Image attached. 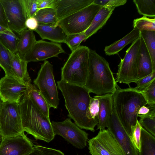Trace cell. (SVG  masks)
Returning a JSON list of instances; mask_svg holds the SVG:
<instances>
[{"mask_svg":"<svg viewBox=\"0 0 155 155\" xmlns=\"http://www.w3.org/2000/svg\"><path fill=\"white\" fill-rule=\"evenodd\" d=\"M65 101L68 116L81 129L95 131L98 122L89 120L86 116L91 97L84 86L74 85L60 80L57 82Z\"/></svg>","mask_w":155,"mask_h":155,"instance_id":"obj_1","label":"cell"},{"mask_svg":"<svg viewBox=\"0 0 155 155\" xmlns=\"http://www.w3.org/2000/svg\"><path fill=\"white\" fill-rule=\"evenodd\" d=\"M112 94L115 113L131 139L138 120V110L147 104V101L136 87H119Z\"/></svg>","mask_w":155,"mask_h":155,"instance_id":"obj_2","label":"cell"},{"mask_svg":"<svg viewBox=\"0 0 155 155\" xmlns=\"http://www.w3.org/2000/svg\"><path fill=\"white\" fill-rule=\"evenodd\" d=\"M88 67L84 86L90 93L97 95L113 94L119 87L107 61L90 49Z\"/></svg>","mask_w":155,"mask_h":155,"instance_id":"obj_3","label":"cell"},{"mask_svg":"<svg viewBox=\"0 0 155 155\" xmlns=\"http://www.w3.org/2000/svg\"><path fill=\"white\" fill-rule=\"evenodd\" d=\"M24 130L36 140L49 143L54 138L50 118L45 116L25 93L19 103Z\"/></svg>","mask_w":155,"mask_h":155,"instance_id":"obj_4","label":"cell"},{"mask_svg":"<svg viewBox=\"0 0 155 155\" xmlns=\"http://www.w3.org/2000/svg\"><path fill=\"white\" fill-rule=\"evenodd\" d=\"M90 48L80 46L71 51L61 68V79L68 83L84 86L88 72Z\"/></svg>","mask_w":155,"mask_h":155,"instance_id":"obj_5","label":"cell"},{"mask_svg":"<svg viewBox=\"0 0 155 155\" xmlns=\"http://www.w3.org/2000/svg\"><path fill=\"white\" fill-rule=\"evenodd\" d=\"M102 7L93 3L59 20L58 25L67 35L84 32Z\"/></svg>","mask_w":155,"mask_h":155,"instance_id":"obj_6","label":"cell"},{"mask_svg":"<svg viewBox=\"0 0 155 155\" xmlns=\"http://www.w3.org/2000/svg\"><path fill=\"white\" fill-rule=\"evenodd\" d=\"M140 37L132 43L126 51L125 56L118 65L115 81L117 83H123L128 85L135 83L138 79L137 77Z\"/></svg>","mask_w":155,"mask_h":155,"instance_id":"obj_7","label":"cell"},{"mask_svg":"<svg viewBox=\"0 0 155 155\" xmlns=\"http://www.w3.org/2000/svg\"><path fill=\"white\" fill-rule=\"evenodd\" d=\"M53 71V65L45 61L33 82L51 107L57 109L59 99Z\"/></svg>","mask_w":155,"mask_h":155,"instance_id":"obj_8","label":"cell"},{"mask_svg":"<svg viewBox=\"0 0 155 155\" xmlns=\"http://www.w3.org/2000/svg\"><path fill=\"white\" fill-rule=\"evenodd\" d=\"M24 132L19 103L2 102L0 111V134L8 138Z\"/></svg>","mask_w":155,"mask_h":155,"instance_id":"obj_9","label":"cell"},{"mask_svg":"<svg viewBox=\"0 0 155 155\" xmlns=\"http://www.w3.org/2000/svg\"><path fill=\"white\" fill-rule=\"evenodd\" d=\"M54 135H59L75 147L83 149L87 145L88 134L82 130L70 118L61 122L52 121Z\"/></svg>","mask_w":155,"mask_h":155,"instance_id":"obj_10","label":"cell"},{"mask_svg":"<svg viewBox=\"0 0 155 155\" xmlns=\"http://www.w3.org/2000/svg\"><path fill=\"white\" fill-rule=\"evenodd\" d=\"M91 155H124L107 129L100 130L98 134L88 141Z\"/></svg>","mask_w":155,"mask_h":155,"instance_id":"obj_11","label":"cell"},{"mask_svg":"<svg viewBox=\"0 0 155 155\" xmlns=\"http://www.w3.org/2000/svg\"><path fill=\"white\" fill-rule=\"evenodd\" d=\"M107 129L113 137L124 155H139V151L117 116L114 108Z\"/></svg>","mask_w":155,"mask_h":155,"instance_id":"obj_12","label":"cell"},{"mask_svg":"<svg viewBox=\"0 0 155 155\" xmlns=\"http://www.w3.org/2000/svg\"><path fill=\"white\" fill-rule=\"evenodd\" d=\"M3 7L8 28L19 35L27 29L26 19L21 0H0Z\"/></svg>","mask_w":155,"mask_h":155,"instance_id":"obj_13","label":"cell"},{"mask_svg":"<svg viewBox=\"0 0 155 155\" xmlns=\"http://www.w3.org/2000/svg\"><path fill=\"white\" fill-rule=\"evenodd\" d=\"M27 88V85L18 79L5 75L0 79V100L19 103Z\"/></svg>","mask_w":155,"mask_h":155,"instance_id":"obj_14","label":"cell"},{"mask_svg":"<svg viewBox=\"0 0 155 155\" xmlns=\"http://www.w3.org/2000/svg\"><path fill=\"white\" fill-rule=\"evenodd\" d=\"M65 53L61 45L58 43L47 41L42 40L36 41L31 50L24 57L28 63L46 60Z\"/></svg>","mask_w":155,"mask_h":155,"instance_id":"obj_15","label":"cell"},{"mask_svg":"<svg viewBox=\"0 0 155 155\" xmlns=\"http://www.w3.org/2000/svg\"><path fill=\"white\" fill-rule=\"evenodd\" d=\"M34 144L24 132L17 136L3 138L0 144V155H27Z\"/></svg>","mask_w":155,"mask_h":155,"instance_id":"obj_16","label":"cell"},{"mask_svg":"<svg viewBox=\"0 0 155 155\" xmlns=\"http://www.w3.org/2000/svg\"><path fill=\"white\" fill-rule=\"evenodd\" d=\"M94 0H54L52 8L59 20L93 3Z\"/></svg>","mask_w":155,"mask_h":155,"instance_id":"obj_17","label":"cell"},{"mask_svg":"<svg viewBox=\"0 0 155 155\" xmlns=\"http://www.w3.org/2000/svg\"><path fill=\"white\" fill-rule=\"evenodd\" d=\"M98 96L100 105L97 129L101 130L108 127L113 108V96L112 94H107Z\"/></svg>","mask_w":155,"mask_h":155,"instance_id":"obj_18","label":"cell"},{"mask_svg":"<svg viewBox=\"0 0 155 155\" xmlns=\"http://www.w3.org/2000/svg\"><path fill=\"white\" fill-rule=\"evenodd\" d=\"M42 39H46L56 43H65L67 35L58 25H38L35 31Z\"/></svg>","mask_w":155,"mask_h":155,"instance_id":"obj_19","label":"cell"},{"mask_svg":"<svg viewBox=\"0 0 155 155\" xmlns=\"http://www.w3.org/2000/svg\"><path fill=\"white\" fill-rule=\"evenodd\" d=\"M8 50L14 77L26 85L31 83V80L27 69L28 63L24 59L21 58L18 54Z\"/></svg>","mask_w":155,"mask_h":155,"instance_id":"obj_20","label":"cell"},{"mask_svg":"<svg viewBox=\"0 0 155 155\" xmlns=\"http://www.w3.org/2000/svg\"><path fill=\"white\" fill-rule=\"evenodd\" d=\"M140 37L139 59L137 69L138 79L142 78L151 74L153 71L151 57L145 43Z\"/></svg>","mask_w":155,"mask_h":155,"instance_id":"obj_21","label":"cell"},{"mask_svg":"<svg viewBox=\"0 0 155 155\" xmlns=\"http://www.w3.org/2000/svg\"><path fill=\"white\" fill-rule=\"evenodd\" d=\"M140 37V31L137 28L133 29L120 39L106 46L104 51L106 55L110 56L117 54L126 46L132 43Z\"/></svg>","mask_w":155,"mask_h":155,"instance_id":"obj_22","label":"cell"},{"mask_svg":"<svg viewBox=\"0 0 155 155\" xmlns=\"http://www.w3.org/2000/svg\"><path fill=\"white\" fill-rule=\"evenodd\" d=\"M115 8L108 9L102 7L97 14L89 28L85 31V41L106 24Z\"/></svg>","mask_w":155,"mask_h":155,"instance_id":"obj_23","label":"cell"},{"mask_svg":"<svg viewBox=\"0 0 155 155\" xmlns=\"http://www.w3.org/2000/svg\"><path fill=\"white\" fill-rule=\"evenodd\" d=\"M18 37L19 39L15 53L23 59L37 41L33 31L27 28L23 30L18 35Z\"/></svg>","mask_w":155,"mask_h":155,"instance_id":"obj_24","label":"cell"},{"mask_svg":"<svg viewBox=\"0 0 155 155\" xmlns=\"http://www.w3.org/2000/svg\"><path fill=\"white\" fill-rule=\"evenodd\" d=\"M27 88L25 93L33 101L36 106L46 117H49V110L51 107L41 94L37 87L33 84H27Z\"/></svg>","mask_w":155,"mask_h":155,"instance_id":"obj_25","label":"cell"},{"mask_svg":"<svg viewBox=\"0 0 155 155\" xmlns=\"http://www.w3.org/2000/svg\"><path fill=\"white\" fill-rule=\"evenodd\" d=\"M139 155H155V137L142 127Z\"/></svg>","mask_w":155,"mask_h":155,"instance_id":"obj_26","label":"cell"},{"mask_svg":"<svg viewBox=\"0 0 155 155\" xmlns=\"http://www.w3.org/2000/svg\"><path fill=\"white\" fill-rule=\"evenodd\" d=\"M34 17L37 20L38 25H58L59 20L58 18L56 12L53 8H47L39 10Z\"/></svg>","mask_w":155,"mask_h":155,"instance_id":"obj_27","label":"cell"},{"mask_svg":"<svg viewBox=\"0 0 155 155\" xmlns=\"http://www.w3.org/2000/svg\"><path fill=\"white\" fill-rule=\"evenodd\" d=\"M133 2L140 15L155 18V0H134Z\"/></svg>","mask_w":155,"mask_h":155,"instance_id":"obj_28","label":"cell"},{"mask_svg":"<svg viewBox=\"0 0 155 155\" xmlns=\"http://www.w3.org/2000/svg\"><path fill=\"white\" fill-rule=\"evenodd\" d=\"M152 60L153 71H155V31H140Z\"/></svg>","mask_w":155,"mask_h":155,"instance_id":"obj_29","label":"cell"},{"mask_svg":"<svg viewBox=\"0 0 155 155\" xmlns=\"http://www.w3.org/2000/svg\"><path fill=\"white\" fill-rule=\"evenodd\" d=\"M18 37L10 29L0 32V41L8 49L15 53L18 41Z\"/></svg>","mask_w":155,"mask_h":155,"instance_id":"obj_30","label":"cell"},{"mask_svg":"<svg viewBox=\"0 0 155 155\" xmlns=\"http://www.w3.org/2000/svg\"><path fill=\"white\" fill-rule=\"evenodd\" d=\"M148 107L150 110L148 113L143 115H138V117H140L138 121L142 127H143L146 130L155 137V106Z\"/></svg>","mask_w":155,"mask_h":155,"instance_id":"obj_31","label":"cell"},{"mask_svg":"<svg viewBox=\"0 0 155 155\" xmlns=\"http://www.w3.org/2000/svg\"><path fill=\"white\" fill-rule=\"evenodd\" d=\"M0 67L4 70L5 75L14 77L8 50L0 41Z\"/></svg>","mask_w":155,"mask_h":155,"instance_id":"obj_32","label":"cell"},{"mask_svg":"<svg viewBox=\"0 0 155 155\" xmlns=\"http://www.w3.org/2000/svg\"><path fill=\"white\" fill-rule=\"evenodd\" d=\"M134 28H137L140 31H155V18H150L143 16L136 18L133 21Z\"/></svg>","mask_w":155,"mask_h":155,"instance_id":"obj_33","label":"cell"},{"mask_svg":"<svg viewBox=\"0 0 155 155\" xmlns=\"http://www.w3.org/2000/svg\"><path fill=\"white\" fill-rule=\"evenodd\" d=\"M99 105L100 100L98 95L91 97L86 112V116L89 120L98 122Z\"/></svg>","mask_w":155,"mask_h":155,"instance_id":"obj_34","label":"cell"},{"mask_svg":"<svg viewBox=\"0 0 155 155\" xmlns=\"http://www.w3.org/2000/svg\"><path fill=\"white\" fill-rule=\"evenodd\" d=\"M85 38L84 32L68 35L65 43L72 51L79 47L81 43L84 41Z\"/></svg>","mask_w":155,"mask_h":155,"instance_id":"obj_35","label":"cell"},{"mask_svg":"<svg viewBox=\"0 0 155 155\" xmlns=\"http://www.w3.org/2000/svg\"><path fill=\"white\" fill-rule=\"evenodd\" d=\"M146 99L148 107L155 106V79L147 87L140 91Z\"/></svg>","mask_w":155,"mask_h":155,"instance_id":"obj_36","label":"cell"},{"mask_svg":"<svg viewBox=\"0 0 155 155\" xmlns=\"http://www.w3.org/2000/svg\"><path fill=\"white\" fill-rule=\"evenodd\" d=\"M27 155H64L59 150L44 147L40 145H34L32 151Z\"/></svg>","mask_w":155,"mask_h":155,"instance_id":"obj_37","label":"cell"},{"mask_svg":"<svg viewBox=\"0 0 155 155\" xmlns=\"http://www.w3.org/2000/svg\"><path fill=\"white\" fill-rule=\"evenodd\" d=\"M26 19L34 17L38 10L37 0H21Z\"/></svg>","mask_w":155,"mask_h":155,"instance_id":"obj_38","label":"cell"},{"mask_svg":"<svg viewBox=\"0 0 155 155\" xmlns=\"http://www.w3.org/2000/svg\"><path fill=\"white\" fill-rule=\"evenodd\" d=\"M127 2V0H94L93 3L107 8L111 9L124 5Z\"/></svg>","mask_w":155,"mask_h":155,"instance_id":"obj_39","label":"cell"},{"mask_svg":"<svg viewBox=\"0 0 155 155\" xmlns=\"http://www.w3.org/2000/svg\"><path fill=\"white\" fill-rule=\"evenodd\" d=\"M155 79V71H153L149 75L138 79L135 82L137 84L136 87L140 91H141L148 86Z\"/></svg>","mask_w":155,"mask_h":155,"instance_id":"obj_40","label":"cell"},{"mask_svg":"<svg viewBox=\"0 0 155 155\" xmlns=\"http://www.w3.org/2000/svg\"><path fill=\"white\" fill-rule=\"evenodd\" d=\"M142 127L141 125L137 120L131 139L134 145L139 151L140 148L141 130Z\"/></svg>","mask_w":155,"mask_h":155,"instance_id":"obj_41","label":"cell"},{"mask_svg":"<svg viewBox=\"0 0 155 155\" xmlns=\"http://www.w3.org/2000/svg\"><path fill=\"white\" fill-rule=\"evenodd\" d=\"M25 25L27 29L35 31L37 28L38 24L36 18L32 17H29L26 19Z\"/></svg>","mask_w":155,"mask_h":155,"instance_id":"obj_42","label":"cell"},{"mask_svg":"<svg viewBox=\"0 0 155 155\" xmlns=\"http://www.w3.org/2000/svg\"><path fill=\"white\" fill-rule=\"evenodd\" d=\"M54 0H37L38 10L47 8H52Z\"/></svg>","mask_w":155,"mask_h":155,"instance_id":"obj_43","label":"cell"},{"mask_svg":"<svg viewBox=\"0 0 155 155\" xmlns=\"http://www.w3.org/2000/svg\"><path fill=\"white\" fill-rule=\"evenodd\" d=\"M0 25L9 28L3 7L0 0Z\"/></svg>","mask_w":155,"mask_h":155,"instance_id":"obj_44","label":"cell"},{"mask_svg":"<svg viewBox=\"0 0 155 155\" xmlns=\"http://www.w3.org/2000/svg\"><path fill=\"white\" fill-rule=\"evenodd\" d=\"M150 110V109L145 106H143L141 107L139 109L138 115H143L148 113Z\"/></svg>","mask_w":155,"mask_h":155,"instance_id":"obj_45","label":"cell"},{"mask_svg":"<svg viewBox=\"0 0 155 155\" xmlns=\"http://www.w3.org/2000/svg\"><path fill=\"white\" fill-rule=\"evenodd\" d=\"M9 28H6L0 25V32L6 31Z\"/></svg>","mask_w":155,"mask_h":155,"instance_id":"obj_46","label":"cell"},{"mask_svg":"<svg viewBox=\"0 0 155 155\" xmlns=\"http://www.w3.org/2000/svg\"><path fill=\"white\" fill-rule=\"evenodd\" d=\"M3 139L2 137L0 134V144L2 141Z\"/></svg>","mask_w":155,"mask_h":155,"instance_id":"obj_47","label":"cell"},{"mask_svg":"<svg viewBox=\"0 0 155 155\" xmlns=\"http://www.w3.org/2000/svg\"><path fill=\"white\" fill-rule=\"evenodd\" d=\"M2 101L0 100V111L1 109L2 105Z\"/></svg>","mask_w":155,"mask_h":155,"instance_id":"obj_48","label":"cell"},{"mask_svg":"<svg viewBox=\"0 0 155 155\" xmlns=\"http://www.w3.org/2000/svg\"></svg>","mask_w":155,"mask_h":155,"instance_id":"obj_49","label":"cell"}]
</instances>
